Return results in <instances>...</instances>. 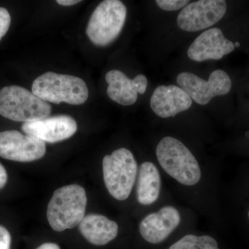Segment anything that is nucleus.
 Listing matches in <instances>:
<instances>
[{"label":"nucleus","instance_id":"f257e3e1","mask_svg":"<svg viewBox=\"0 0 249 249\" xmlns=\"http://www.w3.org/2000/svg\"><path fill=\"white\" fill-rule=\"evenodd\" d=\"M87 204L86 192L79 185L58 188L54 192L47 207L49 225L58 232L77 227L85 217Z\"/></svg>","mask_w":249,"mask_h":249},{"label":"nucleus","instance_id":"f03ea898","mask_svg":"<svg viewBox=\"0 0 249 249\" xmlns=\"http://www.w3.org/2000/svg\"><path fill=\"white\" fill-rule=\"evenodd\" d=\"M157 160L170 177L185 186H194L201 178L196 157L182 142L172 137L162 139L156 150Z\"/></svg>","mask_w":249,"mask_h":249},{"label":"nucleus","instance_id":"7ed1b4c3","mask_svg":"<svg viewBox=\"0 0 249 249\" xmlns=\"http://www.w3.org/2000/svg\"><path fill=\"white\" fill-rule=\"evenodd\" d=\"M32 92L47 103H66L74 106L83 104L89 96L86 83L81 78L52 71L43 73L34 80Z\"/></svg>","mask_w":249,"mask_h":249},{"label":"nucleus","instance_id":"20e7f679","mask_svg":"<svg viewBox=\"0 0 249 249\" xmlns=\"http://www.w3.org/2000/svg\"><path fill=\"white\" fill-rule=\"evenodd\" d=\"M52 106L22 87H4L0 90V115L18 122H32L49 117Z\"/></svg>","mask_w":249,"mask_h":249},{"label":"nucleus","instance_id":"39448f33","mask_svg":"<svg viewBox=\"0 0 249 249\" xmlns=\"http://www.w3.org/2000/svg\"><path fill=\"white\" fill-rule=\"evenodd\" d=\"M137 163L127 149H118L103 160V178L108 192L114 199L129 197L137 178Z\"/></svg>","mask_w":249,"mask_h":249},{"label":"nucleus","instance_id":"423d86ee","mask_svg":"<svg viewBox=\"0 0 249 249\" xmlns=\"http://www.w3.org/2000/svg\"><path fill=\"white\" fill-rule=\"evenodd\" d=\"M127 8L119 0L101 1L91 14L86 29L88 38L98 47H106L117 38L125 22Z\"/></svg>","mask_w":249,"mask_h":249},{"label":"nucleus","instance_id":"0eeeda50","mask_svg":"<svg viewBox=\"0 0 249 249\" xmlns=\"http://www.w3.org/2000/svg\"><path fill=\"white\" fill-rule=\"evenodd\" d=\"M177 82L195 102L202 106L211 102L214 96L227 94L232 87L230 77L220 70L213 71L208 81L194 73L183 72L178 75Z\"/></svg>","mask_w":249,"mask_h":249},{"label":"nucleus","instance_id":"6e6552de","mask_svg":"<svg viewBox=\"0 0 249 249\" xmlns=\"http://www.w3.org/2000/svg\"><path fill=\"white\" fill-rule=\"evenodd\" d=\"M227 10V1L224 0H199L185 6L177 21L178 27L183 31L204 30L222 19Z\"/></svg>","mask_w":249,"mask_h":249},{"label":"nucleus","instance_id":"1a4fd4ad","mask_svg":"<svg viewBox=\"0 0 249 249\" xmlns=\"http://www.w3.org/2000/svg\"><path fill=\"white\" fill-rule=\"evenodd\" d=\"M46 153L43 141L17 130L0 132V157L18 162L40 160Z\"/></svg>","mask_w":249,"mask_h":249},{"label":"nucleus","instance_id":"9d476101","mask_svg":"<svg viewBox=\"0 0 249 249\" xmlns=\"http://www.w3.org/2000/svg\"><path fill=\"white\" fill-rule=\"evenodd\" d=\"M22 130L45 142L54 143L70 138L78 129L76 121L71 116L57 115L41 120L24 123Z\"/></svg>","mask_w":249,"mask_h":249},{"label":"nucleus","instance_id":"9b49d317","mask_svg":"<svg viewBox=\"0 0 249 249\" xmlns=\"http://www.w3.org/2000/svg\"><path fill=\"white\" fill-rule=\"evenodd\" d=\"M234 49L233 42L224 37L222 30L213 28L196 37L188 49V55L196 62L218 60L231 53Z\"/></svg>","mask_w":249,"mask_h":249},{"label":"nucleus","instance_id":"f8f14e48","mask_svg":"<svg viewBox=\"0 0 249 249\" xmlns=\"http://www.w3.org/2000/svg\"><path fill=\"white\" fill-rule=\"evenodd\" d=\"M106 80L108 84V96L114 102L124 106L137 102L139 93L143 94L147 87V78L144 75H137L131 80L122 71L116 70L108 71Z\"/></svg>","mask_w":249,"mask_h":249},{"label":"nucleus","instance_id":"ddd939ff","mask_svg":"<svg viewBox=\"0 0 249 249\" xmlns=\"http://www.w3.org/2000/svg\"><path fill=\"white\" fill-rule=\"evenodd\" d=\"M180 222L181 216L178 210L173 206H165L144 218L139 225V232L147 242L159 244L178 227Z\"/></svg>","mask_w":249,"mask_h":249},{"label":"nucleus","instance_id":"4468645a","mask_svg":"<svg viewBox=\"0 0 249 249\" xmlns=\"http://www.w3.org/2000/svg\"><path fill=\"white\" fill-rule=\"evenodd\" d=\"M192 98L175 85H160L156 88L150 99V107L160 118L174 117L191 107Z\"/></svg>","mask_w":249,"mask_h":249},{"label":"nucleus","instance_id":"2eb2a0df","mask_svg":"<svg viewBox=\"0 0 249 249\" xmlns=\"http://www.w3.org/2000/svg\"><path fill=\"white\" fill-rule=\"evenodd\" d=\"M78 226L82 235L96 246L107 245L116 238L119 231L117 223L101 214H88Z\"/></svg>","mask_w":249,"mask_h":249},{"label":"nucleus","instance_id":"dca6fc26","mask_svg":"<svg viewBox=\"0 0 249 249\" xmlns=\"http://www.w3.org/2000/svg\"><path fill=\"white\" fill-rule=\"evenodd\" d=\"M160 172L152 162L142 163L139 168L137 183V199L141 204L150 205L160 196Z\"/></svg>","mask_w":249,"mask_h":249},{"label":"nucleus","instance_id":"f3484780","mask_svg":"<svg viewBox=\"0 0 249 249\" xmlns=\"http://www.w3.org/2000/svg\"><path fill=\"white\" fill-rule=\"evenodd\" d=\"M169 249H219L217 241L209 235H187Z\"/></svg>","mask_w":249,"mask_h":249},{"label":"nucleus","instance_id":"a211bd4d","mask_svg":"<svg viewBox=\"0 0 249 249\" xmlns=\"http://www.w3.org/2000/svg\"><path fill=\"white\" fill-rule=\"evenodd\" d=\"M188 0H157L156 3L159 7L167 11H178L188 4Z\"/></svg>","mask_w":249,"mask_h":249},{"label":"nucleus","instance_id":"6ab92c4d","mask_svg":"<svg viewBox=\"0 0 249 249\" xmlns=\"http://www.w3.org/2000/svg\"><path fill=\"white\" fill-rule=\"evenodd\" d=\"M11 18L9 11L0 7V41L6 35L11 25Z\"/></svg>","mask_w":249,"mask_h":249},{"label":"nucleus","instance_id":"aec40b11","mask_svg":"<svg viewBox=\"0 0 249 249\" xmlns=\"http://www.w3.org/2000/svg\"><path fill=\"white\" fill-rule=\"evenodd\" d=\"M11 236L6 228L0 225V249H11Z\"/></svg>","mask_w":249,"mask_h":249},{"label":"nucleus","instance_id":"412c9836","mask_svg":"<svg viewBox=\"0 0 249 249\" xmlns=\"http://www.w3.org/2000/svg\"><path fill=\"white\" fill-rule=\"evenodd\" d=\"M8 175L4 167L0 163V190L7 183Z\"/></svg>","mask_w":249,"mask_h":249},{"label":"nucleus","instance_id":"4be33fe9","mask_svg":"<svg viewBox=\"0 0 249 249\" xmlns=\"http://www.w3.org/2000/svg\"><path fill=\"white\" fill-rule=\"evenodd\" d=\"M80 1H78V0H58L56 2L62 6H70L78 4Z\"/></svg>","mask_w":249,"mask_h":249},{"label":"nucleus","instance_id":"5701e85b","mask_svg":"<svg viewBox=\"0 0 249 249\" xmlns=\"http://www.w3.org/2000/svg\"><path fill=\"white\" fill-rule=\"evenodd\" d=\"M36 249H60V248L56 244L47 242V243L40 245V247H37Z\"/></svg>","mask_w":249,"mask_h":249},{"label":"nucleus","instance_id":"b1692460","mask_svg":"<svg viewBox=\"0 0 249 249\" xmlns=\"http://www.w3.org/2000/svg\"><path fill=\"white\" fill-rule=\"evenodd\" d=\"M234 45H235V47H240V44L239 43V42H235V44H234Z\"/></svg>","mask_w":249,"mask_h":249},{"label":"nucleus","instance_id":"393cba45","mask_svg":"<svg viewBox=\"0 0 249 249\" xmlns=\"http://www.w3.org/2000/svg\"></svg>","mask_w":249,"mask_h":249}]
</instances>
